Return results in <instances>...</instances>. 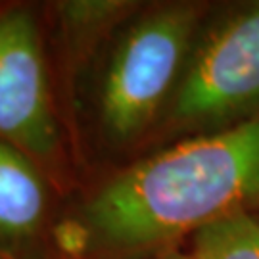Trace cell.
<instances>
[{"instance_id": "obj_1", "label": "cell", "mask_w": 259, "mask_h": 259, "mask_svg": "<svg viewBox=\"0 0 259 259\" xmlns=\"http://www.w3.org/2000/svg\"><path fill=\"white\" fill-rule=\"evenodd\" d=\"M248 207H259V111L125 169L84 215L111 248H146Z\"/></svg>"}, {"instance_id": "obj_2", "label": "cell", "mask_w": 259, "mask_h": 259, "mask_svg": "<svg viewBox=\"0 0 259 259\" xmlns=\"http://www.w3.org/2000/svg\"><path fill=\"white\" fill-rule=\"evenodd\" d=\"M198 8L173 4L129 29L102 83L104 127L115 140L137 137L156 117L190 52Z\"/></svg>"}, {"instance_id": "obj_3", "label": "cell", "mask_w": 259, "mask_h": 259, "mask_svg": "<svg viewBox=\"0 0 259 259\" xmlns=\"http://www.w3.org/2000/svg\"><path fill=\"white\" fill-rule=\"evenodd\" d=\"M259 111V2L236 12L200 45L175 93L173 115L217 125Z\"/></svg>"}, {"instance_id": "obj_9", "label": "cell", "mask_w": 259, "mask_h": 259, "mask_svg": "<svg viewBox=\"0 0 259 259\" xmlns=\"http://www.w3.org/2000/svg\"><path fill=\"white\" fill-rule=\"evenodd\" d=\"M161 259H194L192 255H183V253H169V255H165V257Z\"/></svg>"}, {"instance_id": "obj_6", "label": "cell", "mask_w": 259, "mask_h": 259, "mask_svg": "<svg viewBox=\"0 0 259 259\" xmlns=\"http://www.w3.org/2000/svg\"><path fill=\"white\" fill-rule=\"evenodd\" d=\"M194 259H259V217L223 215L194 232Z\"/></svg>"}, {"instance_id": "obj_4", "label": "cell", "mask_w": 259, "mask_h": 259, "mask_svg": "<svg viewBox=\"0 0 259 259\" xmlns=\"http://www.w3.org/2000/svg\"><path fill=\"white\" fill-rule=\"evenodd\" d=\"M0 139L37 159L58 148L42 47L23 8L0 16Z\"/></svg>"}, {"instance_id": "obj_5", "label": "cell", "mask_w": 259, "mask_h": 259, "mask_svg": "<svg viewBox=\"0 0 259 259\" xmlns=\"http://www.w3.org/2000/svg\"><path fill=\"white\" fill-rule=\"evenodd\" d=\"M47 213L45 181L31 157L0 139V234H35Z\"/></svg>"}, {"instance_id": "obj_7", "label": "cell", "mask_w": 259, "mask_h": 259, "mask_svg": "<svg viewBox=\"0 0 259 259\" xmlns=\"http://www.w3.org/2000/svg\"><path fill=\"white\" fill-rule=\"evenodd\" d=\"M131 6L127 2H65L62 4V14L65 23L75 29H93L106 25L110 19L119 16L123 10Z\"/></svg>"}, {"instance_id": "obj_10", "label": "cell", "mask_w": 259, "mask_h": 259, "mask_svg": "<svg viewBox=\"0 0 259 259\" xmlns=\"http://www.w3.org/2000/svg\"><path fill=\"white\" fill-rule=\"evenodd\" d=\"M0 259H4V257H2V255H0Z\"/></svg>"}, {"instance_id": "obj_8", "label": "cell", "mask_w": 259, "mask_h": 259, "mask_svg": "<svg viewBox=\"0 0 259 259\" xmlns=\"http://www.w3.org/2000/svg\"><path fill=\"white\" fill-rule=\"evenodd\" d=\"M91 238H93L91 227L77 219H64L58 223L54 229L56 246L64 251L65 255H71V257L83 255L91 244Z\"/></svg>"}]
</instances>
